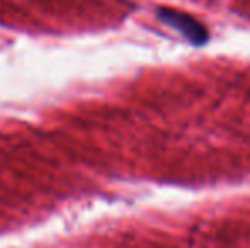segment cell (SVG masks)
Returning a JSON list of instances; mask_svg holds the SVG:
<instances>
[{"label":"cell","mask_w":250,"mask_h":248,"mask_svg":"<svg viewBox=\"0 0 250 248\" xmlns=\"http://www.w3.org/2000/svg\"><path fill=\"white\" fill-rule=\"evenodd\" d=\"M157 17L162 20L164 24L170 26L172 29L179 31L189 43L192 44H204L209 39V33L208 29L199 22L196 17H192L191 14L181 12V10H174V9H158L157 10Z\"/></svg>","instance_id":"6da1fadb"}]
</instances>
